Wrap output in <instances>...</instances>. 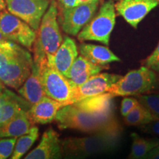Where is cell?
Returning a JSON list of instances; mask_svg holds the SVG:
<instances>
[{
  "label": "cell",
  "mask_w": 159,
  "mask_h": 159,
  "mask_svg": "<svg viewBox=\"0 0 159 159\" xmlns=\"http://www.w3.org/2000/svg\"><path fill=\"white\" fill-rule=\"evenodd\" d=\"M99 3V0H94L90 3L80 4L69 8L61 7L58 19L61 28L67 34L77 35L96 14Z\"/></svg>",
  "instance_id": "8"
},
{
  "label": "cell",
  "mask_w": 159,
  "mask_h": 159,
  "mask_svg": "<svg viewBox=\"0 0 159 159\" xmlns=\"http://www.w3.org/2000/svg\"><path fill=\"white\" fill-rule=\"evenodd\" d=\"M77 56L78 48L75 40L67 36L63 40L56 52L47 57V61L50 66L66 77Z\"/></svg>",
  "instance_id": "14"
},
{
  "label": "cell",
  "mask_w": 159,
  "mask_h": 159,
  "mask_svg": "<svg viewBox=\"0 0 159 159\" xmlns=\"http://www.w3.org/2000/svg\"><path fill=\"white\" fill-rule=\"evenodd\" d=\"M93 1H94V0H76V5H80V4L90 3Z\"/></svg>",
  "instance_id": "32"
},
{
  "label": "cell",
  "mask_w": 159,
  "mask_h": 159,
  "mask_svg": "<svg viewBox=\"0 0 159 159\" xmlns=\"http://www.w3.org/2000/svg\"><path fill=\"white\" fill-rule=\"evenodd\" d=\"M16 96L17 95L15 94L13 92H12L11 91H10L7 89H5L0 94V106L5 102H7L10 99L15 98Z\"/></svg>",
  "instance_id": "29"
},
{
  "label": "cell",
  "mask_w": 159,
  "mask_h": 159,
  "mask_svg": "<svg viewBox=\"0 0 159 159\" xmlns=\"http://www.w3.org/2000/svg\"><path fill=\"white\" fill-rule=\"evenodd\" d=\"M139 128L146 134L159 136V119H155L148 124L140 126Z\"/></svg>",
  "instance_id": "28"
},
{
  "label": "cell",
  "mask_w": 159,
  "mask_h": 159,
  "mask_svg": "<svg viewBox=\"0 0 159 159\" xmlns=\"http://www.w3.org/2000/svg\"><path fill=\"white\" fill-rule=\"evenodd\" d=\"M114 98L104 93L65 105L55 116L57 127L90 134L122 130L115 117Z\"/></svg>",
  "instance_id": "1"
},
{
  "label": "cell",
  "mask_w": 159,
  "mask_h": 159,
  "mask_svg": "<svg viewBox=\"0 0 159 159\" xmlns=\"http://www.w3.org/2000/svg\"><path fill=\"white\" fill-rule=\"evenodd\" d=\"M17 138L0 139V159H7L13 153Z\"/></svg>",
  "instance_id": "25"
},
{
  "label": "cell",
  "mask_w": 159,
  "mask_h": 159,
  "mask_svg": "<svg viewBox=\"0 0 159 159\" xmlns=\"http://www.w3.org/2000/svg\"><path fill=\"white\" fill-rule=\"evenodd\" d=\"M33 65L27 49L11 41L0 43V80L4 85L19 89L31 74Z\"/></svg>",
  "instance_id": "2"
},
{
  "label": "cell",
  "mask_w": 159,
  "mask_h": 159,
  "mask_svg": "<svg viewBox=\"0 0 159 159\" xmlns=\"http://www.w3.org/2000/svg\"><path fill=\"white\" fill-rule=\"evenodd\" d=\"M39 135V128L33 126L27 134L17 138L13 153L10 159H21L26 152L33 146Z\"/></svg>",
  "instance_id": "22"
},
{
  "label": "cell",
  "mask_w": 159,
  "mask_h": 159,
  "mask_svg": "<svg viewBox=\"0 0 159 159\" xmlns=\"http://www.w3.org/2000/svg\"><path fill=\"white\" fill-rule=\"evenodd\" d=\"M41 80L46 96L64 105L76 102V88L64 75L47 63V60L40 64Z\"/></svg>",
  "instance_id": "7"
},
{
  "label": "cell",
  "mask_w": 159,
  "mask_h": 159,
  "mask_svg": "<svg viewBox=\"0 0 159 159\" xmlns=\"http://www.w3.org/2000/svg\"><path fill=\"white\" fill-rule=\"evenodd\" d=\"M122 130L94 134L85 137H69L61 141L63 159H86L114 152L119 148Z\"/></svg>",
  "instance_id": "3"
},
{
  "label": "cell",
  "mask_w": 159,
  "mask_h": 159,
  "mask_svg": "<svg viewBox=\"0 0 159 159\" xmlns=\"http://www.w3.org/2000/svg\"><path fill=\"white\" fill-rule=\"evenodd\" d=\"M31 105L22 97L16 96L0 106V125L5 124L22 110L28 111Z\"/></svg>",
  "instance_id": "21"
},
{
  "label": "cell",
  "mask_w": 159,
  "mask_h": 159,
  "mask_svg": "<svg viewBox=\"0 0 159 159\" xmlns=\"http://www.w3.org/2000/svg\"><path fill=\"white\" fill-rule=\"evenodd\" d=\"M142 159H159V144L151 150Z\"/></svg>",
  "instance_id": "30"
},
{
  "label": "cell",
  "mask_w": 159,
  "mask_h": 159,
  "mask_svg": "<svg viewBox=\"0 0 159 159\" xmlns=\"http://www.w3.org/2000/svg\"><path fill=\"white\" fill-rule=\"evenodd\" d=\"M139 104V102L137 99L134 98V97H125L121 102V115L123 117L127 116Z\"/></svg>",
  "instance_id": "27"
},
{
  "label": "cell",
  "mask_w": 159,
  "mask_h": 159,
  "mask_svg": "<svg viewBox=\"0 0 159 159\" xmlns=\"http://www.w3.org/2000/svg\"><path fill=\"white\" fill-rule=\"evenodd\" d=\"M138 100L155 118L159 119V94L140 95Z\"/></svg>",
  "instance_id": "24"
},
{
  "label": "cell",
  "mask_w": 159,
  "mask_h": 159,
  "mask_svg": "<svg viewBox=\"0 0 159 159\" xmlns=\"http://www.w3.org/2000/svg\"><path fill=\"white\" fill-rule=\"evenodd\" d=\"M158 85L155 71L145 66L131 70L116 81L106 93L113 97L140 96L150 92Z\"/></svg>",
  "instance_id": "5"
},
{
  "label": "cell",
  "mask_w": 159,
  "mask_h": 159,
  "mask_svg": "<svg viewBox=\"0 0 159 159\" xmlns=\"http://www.w3.org/2000/svg\"><path fill=\"white\" fill-rule=\"evenodd\" d=\"M27 111H20L8 122L0 125V139L19 138L27 134L34 125L29 118Z\"/></svg>",
  "instance_id": "19"
},
{
  "label": "cell",
  "mask_w": 159,
  "mask_h": 159,
  "mask_svg": "<svg viewBox=\"0 0 159 159\" xmlns=\"http://www.w3.org/2000/svg\"><path fill=\"white\" fill-rule=\"evenodd\" d=\"M17 91L21 97L31 105L46 96L41 83L40 66L37 63L33 62L31 74Z\"/></svg>",
  "instance_id": "17"
},
{
  "label": "cell",
  "mask_w": 159,
  "mask_h": 159,
  "mask_svg": "<svg viewBox=\"0 0 159 159\" xmlns=\"http://www.w3.org/2000/svg\"><path fill=\"white\" fill-rule=\"evenodd\" d=\"M8 41V40H7L5 39V37H4V35L2 34V33L0 32V43L3 42V41Z\"/></svg>",
  "instance_id": "34"
},
{
  "label": "cell",
  "mask_w": 159,
  "mask_h": 159,
  "mask_svg": "<svg viewBox=\"0 0 159 159\" xmlns=\"http://www.w3.org/2000/svg\"><path fill=\"white\" fill-rule=\"evenodd\" d=\"M57 4L52 0L37 30L34 45L33 62L40 64L56 52L63 42L57 21Z\"/></svg>",
  "instance_id": "4"
},
{
  "label": "cell",
  "mask_w": 159,
  "mask_h": 159,
  "mask_svg": "<svg viewBox=\"0 0 159 159\" xmlns=\"http://www.w3.org/2000/svg\"><path fill=\"white\" fill-rule=\"evenodd\" d=\"M156 119L144 105L139 102L129 114L124 117V122L128 126H142Z\"/></svg>",
  "instance_id": "23"
},
{
  "label": "cell",
  "mask_w": 159,
  "mask_h": 159,
  "mask_svg": "<svg viewBox=\"0 0 159 159\" xmlns=\"http://www.w3.org/2000/svg\"><path fill=\"white\" fill-rule=\"evenodd\" d=\"M121 75L98 73L76 88V102L106 93L109 88L121 78Z\"/></svg>",
  "instance_id": "12"
},
{
  "label": "cell",
  "mask_w": 159,
  "mask_h": 159,
  "mask_svg": "<svg viewBox=\"0 0 159 159\" xmlns=\"http://www.w3.org/2000/svg\"><path fill=\"white\" fill-rule=\"evenodd\" d=\"M0 32L8 41L31 49L36 38V32L25 21L8 11L0 13Z\"/></svg>",
  "instance_id": "9"
},
{
  "label": "cell",
  "mask_w": 159,
  "mask_h": 159,
  "mask_svg": "<svg viewBox=\"0 0 159 159\" xmlns=\"http://www.w3.org/2000/svg\"><path fill=\"white\" fill-rule=\"evenodd\" d=\"M118 1H119V0H118Z\"/></svg>",
  "instance_id": "36"
},
{
  "label": "cell",
  "mask_w": 159,
  "mask_h": 159,
  "mask_svg": "<svg viewBox=\"0 0 159 159\" xmlns=\"http://www.w3.org/2000/svg\"><path fill=\"white\" fill-rule=\"evenodd\" d=\"M63 152L59 135L52 128L43 133L39 144L24 159H62Z\"/></svg>",
  "instance_id": "13"
},
{
  "label": "cell",
  "mask_w": 159,
  "mask_h": 159,
  "mask_svg": "<svg viewBox=\"0 0 159 159\" xmlns=\"http://www.w3.org/2000/svg\"><path fill=\"white\" fill-rule=\"evenodd\" d=\"M159 6V0H119L115 9L134 28L150 12Z\"/></svg>",
  "instance_id": "11"
},
{
  "label": "cell",
  "mask_w": 159,
  "mask_h": 159,
  "mask_svg": "<svg viewBox=\"0 0 159 159\" xmlns=\"http://www.w3.org/2000/svg\"><path fill=\"white\" fill-rule=\"evenodd\" d=\"M144 64L151 70L159 73V42L154 51L145 60Z\"/></svg>",
  "instance_id": "26"
},
{
  "label": "cell",
  "mask_w": 159,
  "mask_h": 159,
  "mask_svg": "<svg viewBox=\"0 0 159 159\" xmlns=\"http://www.w3.org/2000/svg\"><path fill=\"white\" fill-rule=\"evenodd\" d=\"M105 69L107 66L95 65L80 55L72 63L66 77L77 87Z\"/></svg>",
  "instance_id": "16"
},
{
  "label": "cell",
  "mask_w": 159,
  "mask_h": 159,
  "mask_svg": "<svg viewBox=\"0 0 159 159\" xmlns=\"http://www.w3.org/2000/svg\"><path fill=\"white\" fill-rule=\"evenodd\" d=\"M115 23V5L113 0H109L102 4L96 15L80 31L77 39L81 42L94 41L108 46Z\"/></svg>",
  "instance_id": "6"
},
{
  "label": "cell",
  "mask_w": 159,
  "mask_h": 159,
  "mask_svg": "<svg viewBox=\"0 0 159 159\" xmlns=\"http://www.w3.org/2000/svg\"><path fill=\"white\" fill-rule=\"evenodd\" d=\"M63 106L62 103L45 96L32 105L27 114L33 125L48 124L55 120L57 111Z\"/></svg>",
  "instance_id": "15"
},
{
  "label": "cell",
  "mask_w": 159,
  "mask_h": 159,
  "mask_svg": "<svg viewBox=\"0 0 159 159\" xmlns=\"http://www.w3.org/2000/svg\"><path fill=\"white\" fill-rule=\"evenodd\" d=\"M78 50L80 55L97 66H107L110 63L120 61V58L107 47L82 43L79 45Z\"/></svg>",
  "instance_id": "18"
},
{
  "label": "cell",
  "mask_w": 159,
  "mask_h": 159,
  "mask_svg": "<svg viewBox=\"0 0 159 159\" xmlns=\"http://www.w3.org/2000/svg\"><path fill=\"white\" fill-rule=\"evenodd\" d=\"M132 139L130 152L128 159H142L155 147L159 144V139H146L136 133L130 134Z\"/></svg>",
  "instance_id": "20"
},
{
  "label": "cell",
  "mask_w": 159,
  "mask_h": 159,
  "mask_svg": "<svg viewBox=\"0 0 159 159\" xmlns=\"http://www.w3.org/2000/svg\"><path fill=\"white\" fill-rule=\"evenodd\" d=\"M10 13L22 19L37 32L41 19L48 9L49 0H5Z\"/></svg>",
  "instance_id": "10"
},
{
  "label": "cell",
  "mask_w": 159,
  "mask_h": 159,
  "mask_svg": "<svg viewBox=\"0 0 159 159\" xmlns=\"http://www.w3.org/2000/svg\"><path fill=\"white\" fill-rule=\"evenodd\" d=\"M63 8H69L76 6V0H57Z\"/></svg>",
  "instance_id": "31"
},
{
  "label": "cell",
  "mask_w": 159,
  "mask_h": 159,
  "mask_svg": "<svg viewBox=\"0 0 159 159\" xmlns=\"http://www.w3.org/2000/svg\"><path fill=\"white\" fill-rule=\"evenodd\" d=\"M6 5L4 0H0V11L5 8Z\"/></svg>",
  "instance_id": "33"
},
{
  "label": "cell",
  "mask_w": 159,
  "mask_h": 159,
  "mask_svg": "<svg viewBox=\"0 0 159 159\" xmlns=\"http://www.w3.org/2000/svg\"><path fill=\"white\" fill-rule=\"evenodd\" d=\"M5 89V85H4L3 83L1 82V80H0V94H1V93L2 92L3 90H4V89Z\"/></svg>",
  "instance_id": "35"
}]
</instances>
